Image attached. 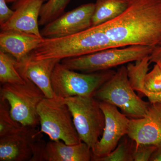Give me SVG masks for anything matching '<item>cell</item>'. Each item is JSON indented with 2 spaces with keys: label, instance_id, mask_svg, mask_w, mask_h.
Returning a JSON list of instances; mask_svg holds the SVG:
<instances>
[{
  "label": "cell",
  "instance_id": "obj_1",
  "mask_svg": "<svg viewBox=\"0 0 161 161\" xmlns=\"http://www.w3.org/2000/svg\"><path fill=\"white\" fill-rule=\"evenodd\" d=\"M117 17L99 25L117 47L161 44V0H127Z\"/></svg>",
  "mask_w": 161,
  "mask_h": 161
},
{
  "label": "cell",
  "instance_id": "obj_2",
  "mask_svg": "<svg viewBox=\"0 0 161 161\" xmlns=\"http://www.w3.org/2000/svg\"><path fill=\"white\" fill-rule=\"evenodd\" d=\"M114 47H117L98 25L68 36L43 38L30 56L36 60L54 58L61 60Z\"/></svg>",
  "mask_w": 161,
  "mask_h": 161
},
{
  "label": "cell",
  "instance_id": "obj_3",
  "mask_svg": "<svg viewBox=\"0 0 161 161\" xmlns=\"http://www.w3.org/2000/svg\"><path fill=\"white\" fill-rule=\"evenodd\" d=\"M154 47L132 45L108 48L80 57L64 59L60 62L69 69L93 73L141 60L150 55Z\"/></svg>",
  "mask_w": 161,
  "mask_h": 161
},
{
  "label": "cell",
  "instance_id": "obj_4",
  "mask_svg": "<svg viewBox=\"0 0 161 161\" xmlns=\"http://www.w3.org/2000/svg\"><path fill=\"white\" fill-rule=\"evenodd\" d=\"M94 97L99 102L115 106L131 118L145 116L150 103L143 100L136 93L130 84L126 67L124 66L119 67L96 91Z\"/></svg>",
  "mask_w": 161,
  "mask_h": 161
},
{
  "label": "cell",
  "instance_id": "obj_5",
  "mask_svg": "<svg viewBox=\"0 0 161 161\" xmlns=\"http://www.w3.org/2000/svg\"><path fill=\"white\" fill-rule=\"evenodd\" d=\"M115 73L111 69L78 73L65 67L60 61L56 64L52 73L54 95L62 99L75 96H94L96 91Z\"/></svg>",
  "mask_w": 161,
  "mask_h": 161
},
{
  "label": "cell",
  "instance_id": "obj_6",
  "mask_svg": "<svg viewBox=\"0 0 161 161\" xmlns=\"http://www.w3.org/2000/svg\"><path fill=\"white\" fill-rule=\"evenodd\" d=\"M37 113L40 131L51 140L63 141L70 145L81 142L70 111L62 98L45 97L38 105Z\"/></svg>",
  "mask_w": 161,
  "mask_h": 161
},
{
  "label": "cell",
  "instance_id": "obj_7",
  "mask_svg": "<svg viewBox=\"0 0 161 161\" xmlns=\"http://www.w3.org/2000/svg\"><path fill=\"white\" fill-rule=\"evenodd\" d=\"M23 84L6 83L0 88V98L10 107L12 118L23 126L37 127L40 118L37 108L45 96L42 91L28 79Z\"/></svg>",
  "mask_w": 161,
  "mask_h": 161
},
{
  "label": "cell",
  "instance_id": "obj_8",
  "mask_svg": "<svg viewBox=\"0 0 161 161\" xmlns=\"http://www.w3.org/2000/svg\"><path fill=\"white\" fill-rule=\"evenodd\" d=\"M62 99L70 111L80 141L92 149L104 129V114L99 101L94 96H75Z\"/></svg>",
  "mask_w": 161,
  "mask_h": 161
},
{
  "label": "cell",
  "instance_id": "obj_9",
  "mask_svg": "<svg viewBox=\"0 0 161 161\" xmlns=\"http://www.w3.org/2000/svg\"><path fill=\"white\" fill-rule=\"evenodd\" d=\"M105 116V126L102 137L92 149V161L104 157L116 148L121 138L128 133L130 119L117 107L99 102Z\"/></svg>",
  "mask_w": 161,
  "mask_h": 161
},
{
  "label": "cell",
  "instance_id": "obj_10",
  "mask_svg": "<svg viewBox=\"0 0 161 161\" xmlns=\"http://www.w3.org/2000/svg\"><path fill=\"white\" fill-rule=\"evenodd\" d=\"M37 127L22 125L0 137V161H30L43 134Z\"/></svg>",
  "mask_w": 161,
  "mask_h": 161
},
{
  "label": "cell",
  "instance_id": "obj_11",
  "mask_svg": "<svg viewBox=\"0 0 161 161\" xmlns=\"http://www.w3.org/2000/svg\"><path fill=\"white\" fill-rule=\"evenodd\" d=\"M95 3L83 4L46 24L40 31L42 37L57 39L68 36L92 26Z\"/></svg>",
  "mask_w": 161,
  "mask_h": 161
},
{
  "label": "cell",
  "instance_id": "obj_12",
  "mask_svg": "<svg viewBox=\"0 0 161 161\" xmlns=\"http://www.w3.org/2000/svg\"><path fill=\"white\" fill-rule=\"evenodd\" d=\"M127 135L140 144L158 145L161 142V102L150 103L147 114L130 119Z\"/></svg>",
  "mask_w": 161,
  "mask_h": 161
},
{
  "label": "cell",
  "instance_id": "obj_13",
  "mask_svg": "<svg viewBox=\"0 0 161 161\" xmlns=\"http://www.w3.org/2000/svg\"><path fill=\"white\" fill-rule=\"evenodd\" d=\"M92 149L85 143L68 145L61 141H42L31 161H92Z\"/></svg>",
  "mask_w": 161,
  "mask_h": 161
},
{
  "label": "cell",
  "instance_id": "obj_14",
  "mask_svg": "<svg viewBox=\"0 0 161 161\" xmlns=\"http://www.w3.org/2000/svg\"><path fill=\"white\" fill-rule=\"evenodd\" d=\"M45 0H16L14 4V14L1 26L2 31L12 30L34 34L43 38L39 29V19Z\"/></svg>",
  "mask_w": 161,
  "mask_h": 161
},
{
  "label": "cell",
  "instance_id": "obj_15",
  "mask_svg": "<svg viewBox=\"0 0 161 161\" xmlns=\"http://www.w3.org/2000/svg\"><path fill=\"white\" fill-rule=\"evenodd\" d=\"M61 60L54 58L36 60L30 55L20 62L16 60L15 66L24 79L34 83L43 92L45 97H54L52 86V75L55 65Z\"/></svg>",
  "mask_w": 161,
  "mask_h": 161
},
{
  "label": "cell",
  "instance_id": "obj_16",
  "mask_svg": "<svg viewBox=\"0 0 161 161\" xmlns=\"http://www.w3.org/2000/svg\"><path fill=\"white\" fill-rule=\"evenodd\" d=\"M43 38L18 31H2L0 34V51L11 55L17 62H20L30 55Z\"/></svg>",
  "mask_w": 161,
  "mask_h": 161
},
{
  "label": "cell",
  "instance_id": "obj_17",
  "mask_svg": "<svg viewBox=\"0 0 161 161\" xmlns=\"http://www.w3.org/2000/svg\"><path fill=\"white\" fill-rule=\"evenodd\" d=\"M128 6L127 0H97L92 16V26L101 25L121 14Z\"/></svg>",
  "mask_w": 161,
  "mask_h": 161
},
{
  "label": "cell",
  "instance_id": "obj_18",
  "mask_svg": "<svg viewBox=\"0 0 161 161\" xmlns=\"http://www.w3.org/2000/svg\"><path fill=\"white\" fill-rule=\"evenodd\" d=\"M150 55L136 60L135 63L130 62L126 66L128 78L131 86L142 97L144 96L147 92L144 88V80L150 69L149 66L151 63Z\"/></svg>",
  "mask_w": 161,
  "mask_h": 161
},
{
  "label": "cell",
  "instance_id": "obj_19",
  "mask_svg": "<svg viewBox=\"0 0 161 161\" xmlns=\"http://www.w3.org/2000/svg\"><path fill=\"white\" fill-rule=\"evenodd\" d=\"M11 55L0 51V81L4 84H23L25 81L15 66Z\"/></svg>",
  "mask_w": 161,
  "mask_h": 161
},
{
  "label": "cell",
  "instance_id": "obj_20",
  "mask_svg": "<svg viewBox=\"0 0 161 161\" xmlns=\"http://www.w3.org/2000/svg\"><path fill=\"white\" fill-rule=\"evenodd\" d=\"M136 147L135 142L126 134L112 152L96 161H133Z\"/></svg>",
  "mask_w": 161,
  "mask_h": 161
},
{
  "label": "cell",
  "instance_id": "obj_21",
  "mask_svg": "<svg viewBox=\"0 0 161 161\" xmlns=\"http://www.w3.org/2000/svg\"><path fill=\"white\" fill-rule=\"evenodd\" d=\"M71 0H48L43 4L40 11L39 23L45 26L63 14Z\"/></svg>",
  "mask_w": 161,
  "mask_h": 161
},
{
  "label": "cell",
  "instance_id": "obj_22",
  "mask_svg": "<svg viewBox=\"0 0 161 161\" xmlns=\"http://www.w3.org/2000/svg\"><path fill=\"white\" fill-rule=\"evenodd\" d=\"M22 126L11 117L8 103L0 98V137L13 133Z\"/></svg>",
  "mask_w": 161,
  "mask_h": 161
},
{
  "label": "cell",
  "instance_id": "obj_23",
  "mask_svg": "<svg viewBox=\"0 0 161 161\" xmlns=\"http://www.w3.org/2000/svg\"><path fill=\"white\" fill-rule=\"evenodd\" d=\"M144 87L147 92H161V68L158 64H155L153 69L146 75L144 80Z\"/></svg>",
  "mask_w": 161,
  "mask_h": 161
},
{
  "label": "cell",
  "instance_id": "obj_24",
  "mask_svg": "<svg viewBox=\"0 0 161 161\" xmlns=\"http://www.w3.org/2000/svg\"><path fill=\"white\" fill-rule=\"evenodd\" d=\"M157 145L153 144H140L136 147L133 161H150Z\"/></svg>",
  "mask_w": 161,
  "mask_h": 161
},
{
  "label": "cell",
  "instance_id": "obj_25",
  "mask_svg": "<svg viewBox=\"0 0 161 161\" xmlns=\"http://www.w3.org/2000/svg\"><path fill=\"white\" fill-rule=\"evenodd\" d=\"M14 11L9 9L5 0H0V25L7 22L12 16Z\"/></svg>",
  "mask_w": 161,
  "mask_h": 161
},
{
  "label": "cell",
  "instance_id": "obj_26",
  "mask_svg": "<svg viewBox=\"0 0 161 161\" xmlns=\"http://www.w3.org/2000/svg\"><path fill=\"white\" fill-rule=\"evenodd\" d=\"M150 56V62L157 64L161 68V44L153 47Z\"/></svg>",
  "mask_w": 161,
  "mask_h": 161
},
{
  "label": "cell",
  "instance_id": "obj_27",
  "mask_svg": "<svg viewBox=\"0 0 161 161\" xmlns=\"http://www.w3.org/2000/svg\"><path fill=\"white\" fill-rule=\"evenodd\" d=\"M144 96L148 98L151 103L155 102H161V92L158 93H150L146 92Z\"/></svg>",
  "mask_w": 161,
  "mask_h": 161
},
{
  "label": "cell",
  "instance_id": "obj_28",
  "mask_svg": "<svg viewBox=\"0 0 161 161\" xmlns=\"http://www.w3.org/2000/svg\"><path fill=\"white\" fill-rule=\"evenodd\" d=\"M150 161H161V142L157 145L156 149L153 153Z\"/></svg>",
  "mask_w": 161,
  "mask_h": 161
},
{
  "label": "cell",
  "instance_id": "obj_29",
  "mask_svg": "<svg viewBox=\"0 0 161 161\" xmlns=\"http://www.w3.org/2000/svg\"><path fill=\"white\" fill-rule=\"evenodd\" d=\"M6 3H14L16 0H5ZM48 0H45V2H46L47 1H48Z\"/></svg>",
  "mask_w": 161,
  "mask_h": 161
}]
</instances>
